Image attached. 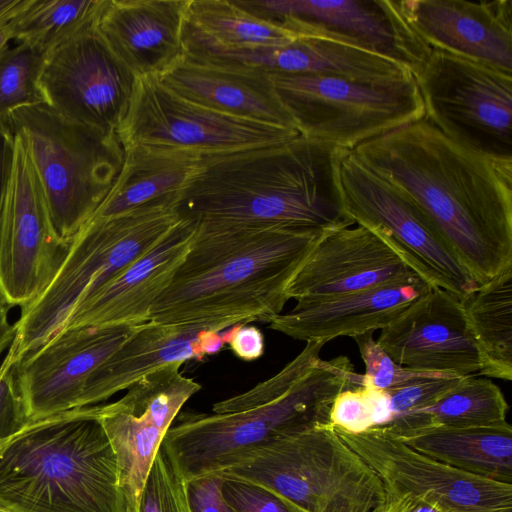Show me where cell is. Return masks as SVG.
<instances>
[{
    "instance_id": "cell-33",
    "label": "cell",
    "mask_w": 512,
    "mask_h": 512,
    "mask_svg": "<svg viewBox=\"0 0 512 512\" xmlns=\"http://www.w3.org/2000/svg\"><path fill=\"white\" fill-rule=\"evenodd\" d=\"M106 0H30L11 19L13 39L48 54L94 24Z\"/></svg>"
},
{
    "instance_id": "cell-9",
    "label": "cell",
    "mask_w": 512,
    "mask_h": 512,
    "mask_svg": "<svg viewBox=\"0 0 512 512\" xmlns=\"http://www.w3.org/2000/svg\"><path fill=\"white\" fill-rule=\"evenodd\" d=\"M271 78L301 135L349 151L425 117L414 76L381 81L309 74Z\"/></svg>"
},
{
    "instance_id": "cell-20",
    "label": "cell",
    "mask_w": 512,
    "mask_h": 512,
    "mask_svg": "<svg viewBox=\"0 0 512 512\" xmlns=\"http://www.w3.org/2000/svg\"><path fill=\"white\" fill-rule=\"evenodd\" d=\"M402 7L432 49L512 74V0H402Z\"/></svg>"
},
{
    "instance_id": "cell-22",
    "label": "cell",
    "mask_w": 512,
    "mask_h": 512,
    "mask_svg": "<svg viewBox=\"0 0 512 512\" xmlns=\"http://www.w3.org/2000/svg\"><path fill=\"white\" fill-rule=\"evenodd\" d=\"M233 327V326H232ZM171 325L148 321L131 334L88 378L80 408L104 401L157 368L190 360L203 361L227 345L231 328Z\"/></svg>"
},
{
    "instance_id": "cell-34",
    "label": "cell",
    "mask_w": 512,
    "mask_h": 512,
    "mask_svg": "<svg viewBox=\"0 0 512 512\" xmlns=\"http://www.w3.org/2000/svg\"><path fill=\"white\" fill-rule=\"evenodd\" d=\"M181 365L175 362L148 372L131 383L116 402L166 435L184 404L202 388L181 373Z\"/></svg>"
},
{
    "instance_id": "cell-6",
    "label": "cell",
    "mask_w": 512,
    "mask_h": 512,
    "mask_svg": "<svg viewBox=\"0 0 512 512\" xmlns=\"http://www.w3.org/2000/svg\"><path fill=\"white\" fill-rule=\"evenodd\" d=\"M179 196L161 198L124 213L89 221L45 292L21 309L4 364L15 368L54 337L73 310L138 258L153 249L181 219Z\"/></svg>"
},
{
    "instance_id": "cell-44",
    "label": "cell",
    "mask_w": 512,
    "mask_h": 512,
    "mask_svg": "<svg viewBox=\"0 0 512 512\" xmlns=\"http://www.w3.org/2000/svg\"><path fill=\"white\" fill-rule=\"evenodd\" d=\"M381 512H459L427 494L389 493Z\"/></svg>"
},
{
    "instance_id": "cell-49",
    "label": "cell",
    "mask_w": 512,
    "mask_h": 512,
    "mask_svg": "<svg viewBox=\"0 0 512 512\" xmlns=\"http://www.w3.org/2000/svg\"><path fill=\"white\" fill-rule=\"evenodd\" d=\"M0 512H10V511H7V510H4V509L0 508Z\"/></svg>"
},
{
    "instance_id": "cell-43",
    "label": "cell",
    "mask_w": 512,
    "mask_h": 512,
    "mask_svg": "<svg viewBox=\"0 0 512 512\" xmlns=\"http://www.w3.org/2000/svg\"><path fill=\"white\" fill-rule=\"evenodd\" d=\"M227 345L243 361H254L264 353V336L255 326L238 324L231 328Z\"/></svg>"
},
{
    "instance_id": "cell-15",
    "label": "cell",
    "mask_w": 512,
    "mask_h": 512,
    "mask_svg": "<svg viewBox=\"0 0 512 512\" xmlns=\"http://www.w3.org/2000/svg\"><path fill=\"white\" fill-rule=\"evenodd\" d=\"M95 23L46 55L40 87L45 104L59 114L116 133L137 76L109 48Z\"/></svg>"
},
{
    "instance_id": "cell-38",
    "label": "cell",
    "mask_w": 512,
    "mask_h": 512,
    "mask_svg": "<svg viewBox=\"0 0 512 512\" xmlns=\"http://www.w3.org/2000/svg\"><path fill=\"white\" fill-rule=\"evenodd\" d=\"M138 512H191L186 483L163 446L156 454L141 493Z\"/></svg>"
},
{
    "instance_id": "cell-4",
    "label": "cell",
    "mask_w": 512,
    "mask_h": 512,
    "mask_svg": "<svg viewBox=\"0 0 512 512\" xmlns=\"http://www.w3.org/2000/svg\"><path fill=\"white\" fill-rule=\"evenodd\" d=\"M325 344L306 342L279 372L216 402L212 414L179 413L162 446L183 481L213 475L279 438L331 424L337 395L363 383L346 356L320 358Z\"/></svg>"
},
{
    "instance_id": "cell-18",
    "label": "cell",
    "mask_w": 512,
    "mask_h": 512,
    "mask_svg": "<svg viewBox=\"0 0 512 512\" xmlns=\"http://www.w3.org/2000/svg\"><path fill=\"white\" fill-rule=\"evenodd\" d=\"M376 342L396 363L412 369L468 376L483 367L461 300L439 287L382 328Z\"/></svg>"
},
{
    "instance_id": "cell-16",
    "label": "cell",
    "mask_w": 512,
    "mask_h": 512,
    "mask_svg": "<svg viewBox=\"0 0 512 512\" xmlns=\"http://www.w3.org/2000/svg\"><path fill=\"white\" fill-rule=\"evenodd\" d=\"M338 436L381 478L389 493L427 494L459 512H512V484L470 473L408 446L381 426Z\"/></svg>"
},
{
    "instance_id": "cell-40",
    "label": "cell",
    "mask_w": 512,
    "mask_h": 512,
    "mask_svg": "<svg viewBox=\"0 0 512 512\" xmlns=\"http://www.w3.org/2000/svg\"><path fill=\"white\" fill-rule=\"evenodd\" d=\"M222 492L239 512H298L278 495L256 485L224 480Z\"/></svg>"
},
{
    "instance_id": "cell-11",
    "label": "cell",
    "mask_w": 512,
    "mask_h": 512,
    "mask_svg": "<svg viewBox=\"0 0 512 512\" xmlns=\"http://www.w3.org/2000/svg\"><path fill=\"white\" fill-rule=\"evenodd\" d=\"M346 209L355 224L377 232L429 285L461 301L478 285L425 212L350 151L340 166Z\"/></svg>"
},
{
    "instance_id": "cell-17",
    "label": "cell",
    "mask_w": 512,
    "mask_h": 512,
    "mask_svg": "<svg viewBox=\"0 0 512 512\" xmlns=\"http://www.w3.org/2000/svg\"><path fill=\"white\" fill-rule=\"evenodd\" d=\"M133 327L66 328L20 361L14 373L29 422L80 408L88 378Z\"/></svg>"
},
{
    "instance_id": "cell-1",
    "label": "cell",
    "mask_w": 512,
    "mask_h": 512,
    "mask_svg": "<svg viewBox=\"0 0 512 512\" xmlns=\"http://www.w3.org/2000/svg\"><path fill=\"white\" fill-rule=\"evenodd\" d=\"M352 152L425 212L478 287L512 264V160L467 150L425 118Z\"/></svg>"
},
{
    "instance_id": "cell-25",
    "label": "cell",
    "mask_w": 512,
    "mask_h": 512,
    "mask_svg": "<svg viewBox=\"0 0 512 512\" xmlns=\"http://www.w3.org/2000/svg\"><path fill=\"white\" fill-rule=\"evenodd\" d=\"M157 77L177 95L206 108L298 131L270 74L197 62L184 56Z\"/></svg>"
},
{
    "instance_id": "cell-21",
    "label": "cell",
    "mask_w": 512,
    "mask_h": 512,
    "mask_svg": "<svg viewBox=\"0 0 512 512\" xmlns=\"http://www.w3.org/2000/svg\"><path fill=\"white\" fill-rule=\"evenodd\" d=\"M195 228L196 220L181 216L153 249L79 304L61 330L148 322L151 307L182 263Z\"/></svg>"
},
{
    "instance_id": "cell-19",
    "label": "cell",
    "mask_w": 512,
    "mask_h": 512,
    "mask_svg": "<svg viewBox=\"0 0 512 512\" xmlns=\"http://www.w3.org/2000/svg\"><path fill=\"white\" fill-rule=\"evenodd\" d=\"M355 225L323 232L288 285L289 299L328 298L421 278L377 232Z\"/></svg>"
},
{
    "instance_id": "cell-42",
    "label": "cell",
    "mask_w": 512,
    "mask_h": 512,
    "mask_svg": "<svg viewBox=\"0 0 512 512\" xmlns=\"http://www.w3.org/2000/svg\"><path fill=\"white\" fill-rule=\"evenodd\" d=\"M224 480L205 476L186 482V493L191 512H239L224 497Z\"/></svg>"
},
{
    "instance_id": "cell-24",
    "label": "cell",
    "mask_w": 512,
    "mask_h": 512,
    "mask_svg": "<svg viewBox=\"0 0 512 512\" xmlns=\"http://www.w3.org/2000/svg\"><path fill=\"white\" fill-rule=\"evenodd\" d=\"M431 287L424 279L383 285L328 298L296 301L269 328L305 342L354 337L382 329Z\"/></svg>"
},
{
    "instance_id": "cell-5",
    "label": "cell",
    "mask_w": 512,
    "mask_h": 512,
    "mask_svg": "<svg viewBox=\"0 0 512 512\" xmlns=\"http://www.w3.org/2000/svg\"><path fill=\"white\" fill-rule=\"evenodd\" d=\"M0 508L127 512L97 406L30 421L0 445Z\"/></svg>"
},
{
    "instance_id": "cell-14",
    "label": "cell",
    "mask_w": 512,
    "mask_h": 512,
    "mask_svg": "<svg viewBox=\"0 0 512 512\" xmlns=\"http://www.w3.org/2000/svg\"><path fill=\"white\" fill-rule=\"evenodd\" d=\"M71 242L57 235L32 162L14 134L0 227V294L21 309L34 303L62 267Z\"/></svg>"
},
{
    "instance_id": "cell-8",
    "label": "cell",
    "mask_w": 512,
    "mask_h": 512,
    "mask_svg": "<svg viewBox=\"0 0 512 512\" xmlns=\"http://www.w3.org/2000/svg\"><path fill=\"white\" fill-rule=\"evenodd\" d=\"M6 120L25 145L57 235L71 242L122 167L117 134L70 120L47 104L22 107Z\"/></svg>"
},
{
    "instance_id": "cell-29",
    "label": "cell",
    "mask_w": 512,
    "mask_h": 512,
    "mask_svg": "<svg viewBox=\"0 0 512 512\" xmlns=\"http://www.w3.org/2000/svg\"><path fill=\"white\" fill-rule=\"evenodd\" d=\"M508 403L488 378L464 376L432 404L404 412L381 427L399 436L431 427L494 426L507 422Z\"/></svg>"
},
{
    "instance_id": "cell-2",
    "label": "cell",
    "mask_w": 512,
    "mask_h": 512,
    "mask_svg": "<svg viewBox=\"0 0 512 512\" xmlns=\"http://www.w3.org/2000/svg\"><path fill=\"white\" fill-rule=\"evenodd\" d=\"M323 232L281 224L196 220L188 251L153 303L149 321L219 331L270 323L282 313L289 300L288 285Z\"/></svg>"
},
{
    "instance_id": "cell-47",
    "label": "cell",
    "mask_w": 512,
    "mask_h": 512,
    "mask_svg": "<svg viewBox=\"0 0 512 512\" xmlns=\"http://www.w3.org/2000/svg\"><path fill=\"white\" fill-rule=\"evenodd\" d=\"M30 0H0V22L10 20L20 13Z\"/></svg>"
},
{
    "instance_id": "cell-48",
    "label": "cell",
    "mask_w": 512,
    "mask_h": 512,
    "mask_svg": "<svg viewBox=\"0 0 512 512\" xmlns=\"http://www.w3.org/2000/svg\"><path fill=\"white\" fill-rule=\"evenodd\" d=\"M11 19L0 22V50L8 45L9 41L13 39Z\"/></svg>"
},
{
    "instance_id": "cell-41",
    "label": "cell",
    "mask_w": 512,
    "mask_h": 512,
    "mask_svg": "<svg viewBox=\"0 0 512 512\" xmlns=\"http://www.w3.org/2000/svg\"><path fill=\"white\" fill-rule=\"evenodd\" d=\"M29 422L19 393L14 368L0 367V445L19 432Z\"/></svg>"
},
{
    "instance_id": "cell-10",
    "label": "cell",
    "mask_w": 512,
    "mask_h": 512,
    "mask_svg": "<svg viewBox=\"0 0 512 512\" xmlns=\"http://www.w3.org/2000/svg\"><path fill=\"white\" fill-rule=\"evenodd\" d=\"M425 119L474 153L512 160V74L432 49L415 76Z\"/></svg>"
},
{
    "instance_id": "cell-23",
    "label": "cell",
    "mask_w": 512,
    "mask_h": 512,
    "mask_svg": "<svg viewBox=\"0 0 512 512\" xmlns=\"http://www.w3.org/2000/svg\"><path fill=\"white\" fill-rule=\"evenodd\" d=\"M188 0H106L96 27L137 77L159 76L184 57Z\"/></svg>"
},
{
    "instance_id": "cell-27",
    "label": "cell",
    "mask_w": 512,
    "mask_h": 512,
    "mask_svg": "<svg viewBox=\"0 0 512 512\" xmlns=\"http://www.w3.org/2000/svg\"><path fill=\"white\" fill-rule=\"evenodd\" d=\"M395 437L443 463L512 484V428L508 422L494 426L431 427Z\"/></svg>"
},
{
    "instance_id": "cell-36",
    "label": "cell",
    "mask_w": 512,
    "mask_h": 512,
    "mask_svg": "<svg viewBox=\"0 0 512 512\" xmlns=\"http://www.w3.org/2000/svg\"><path fill=\"white\" fill-rule=\"evenodd\" d=\"M390 418L386 392L364 386L339 393L330 411L333 426L354 434L385 425Z\"/></svg>"
},
{
    "instance_id": "cell-35",
    "label": "cell",
    "mask_w": 512,
    "mask_h": 512,
    "mask_svg": "<svg viewBox=\"0 0 512 512\" xmlns=\"http://www.w3.org/2000/svg\"><path fill=\"white\" fill-rule=\"evenodd\" d=\"M46 53L26 43L0 50V118L17 109L45 104L40 76Z\"/></svg>"
},
{
    "instance_id": "cell-37",
    "label": "cell",
    "mask_w": 512,
    "mask_h": 512,
    "mask_svg": "<svg viewBox=\"0 0 512 512\" xmlns=\"http://www.w3.org/2000/svg\"><path fill=\"white\" fill-rule=\"evenodd\" d=\"M373 332L368 331L353 337L365 366V373L362 374V386L389 391L415 381L445 374L412 369L396 363L377 344Z\"/></svg>"
},
{
    "instance_id": "cell-32",
    "label": "cell",
    "mask_w": 512,
    "mask_h": 512,
    "mask_svg": "<svg viewBox=\"0 0 512 512\" xmlns=\"http://www.w3.org/2000/svg\"><path fill=\"white\" fill-rule=\"evenodd\" d=\"M185 18L197 30L228 47L285 45L296 38L249 14L233 0H188Z\"/></svg>"
},
{
    "instance_id": "cell-3",
    "label": "cell",
    "mask_w": 512,
    "mask_h": 512,
    "mask_svg": "<svg viewBox=\"0 0 512 512\" xmlns=\"http://www.w3.org/2000/svg\"><path fill=\"white\" fill-rule=\"evenodd\" d=\"M349 152L300 134L280 144L203 157L178 211L195 220L322 231L353 226L340 179Z\"/></svg>"
},
{
    "instance_id": "cell-12",
    "label": "cell",
    "mask_w": 512,
    "mask_h": 512,
    "mask_svg": "<svg viewBox=\"0 0 512 512\" xmlns=\"http://www.w3.org/2000/svg\"><path fill=\"white\" fill-rule=\"evenodd\" d=\"M116 134L123 148L141 145L222 155L290 141V128L226 115L182 98L157 76L137 77L128 111Z\"/></svg>"
},
{
    "instance_id": "cell-46",
    "label": "cell",
    "mask_w": 512,
    "mask_h": 512,
    "mask_svg": "<svg viewBox=\"0 0 512 512\" xmlns=\"http://www.w3.org/2000/svg\"><path fill=\"white\" fill-rule=\"evenodd\" d=\"M12 308L0 294V356L12 344L16 329L8 321V312Z\"/></svg>"
},
{
    "instance_id": "cell-30",
    "label": "cell",
    "mask_w": 512,
    "mask_h": 512,
    "mask_svg": "<svg viewBox=\"0 0 512 512\" xmlns=\"http://www.w3.org/2000/svg\"><path fill=\"white\" fill-rule=\"evenodd\" d=\"M488 378L512 379V264L462 301Z\"/></svg>"
},
{
    "instance_id": "cell-31",
    "label": "cell",
    "mask_w": 512,
    "mask_h": 512,
    "mask_svg": "<svg viewBox=\"0 0 512 512\" xmlns=\"http://www.w3.org/2000/svg\"><path fill=\"white\" fill-rule=\"evenodd\" d=\"M97 410L116 456L127 512H138L141 493L165 433L116 401L97 406Z\"/></svg>"
},
{
    "instance_id": "cell-28",
    "label": "cell",
    "mask_w": 512,
    "mask_h": 512,
    "mask_svg": "<svg viewBox=\"0 0 512 512\" xmlns=\"http://www.w3.org/2000/svg\"><path fill=\"white\" fill-rule=\"evenodd\" d=\"M276 74H309L358 81L414 76L401 64L337 39L297 36L277 47Z\"/></svg>"
},
{
    "instance_id": "cell-45",
    "label": "cell",
    "mask_w": 512,
    "mask_h": 512,
    "mask_svg": "<svg viewBox=\"0 0 512 512\" xmlns=\"http://www.w3.org/2000/svg\"><path fill=\"white\" fill-rule=\"evenodd\" d=\"M14 153V133L4 118H0V227L10 180Z\"/></svg>"
},
{
    "instance_id": "cell-13",
    "label": "cell",
    "mask_w": 512,
    "mask_h": 512,
    "mask_svg": "<svg viewBox=\"0 0 512 512\" xmlns=\"http://www.w3.org/2000/svg\"><path fill=\"white\" fill-rule=\"evenodd\" d=\"M293 35L344 41L418 74L432 48L408 22L402 0H233Z\"/></svg>"
},
{
    "instance_id": "cell-39",
    "label": "cell",
    "mask_w": 512,
    "mask_h": 512,
    "mask_svg": "<svg viewBox=\"0 0 512 512\" xmlns=\"http://www.w3.org/2000/svg\"><path fill=\"white\" fill-rule=\"evenodd\" d=\"M463 377L452 374H440L415 381L400 388L385 391L391 414L390 420L404 412L432 404L445 392L454 387Z\"/></svg>"
},
{
    "instance_id": "cell-7",
    "label": "cell",
    "mask_w": 512,
    "mask_h": 512,
    "mask_svg": "<svg viewBox=\"0 0 512 512\" xmlns=\"http://www.w3.org/2000/svg\"><path fill=\"white\" fill-rule=\"evenodd\" d=\"M210 476L267 489L298 512H381L386 502L381 478L332 424L279 438Z\"/></svg>"
},
{
    "instance_id": "cell-26",
    "label": "cell",
    "mask_w": 512,
    "mask_h": 512,
    "mask_svg": "<svg viewBox=\"0 0 512 512\" xmlns=\"http://www.w3.org/2000/svg\"><path fill=\"white\" fill-rule=\"evenodd\" d=\"M202 160L201 156L177 150L141 145L124 148L122 167L90 221L181 195L199 171Z\"/></svg>"
}]
</instances>
